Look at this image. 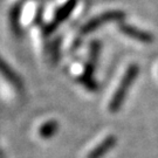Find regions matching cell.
I'll list each match as a JSON object with an SVG mask.
<instances>
[{
  "label": "cell",
  "mask_w": 158,
  "mask_h": 158,
  "mask_svg": "<svg viewBox=\"0 0 158 158\" xmlns=\"http://www.w3.org/2000/svg\"><path fill=\"white\" fill-rule=\"evenodd\" d=\"M115 142H116V138L114 136H109L107 138H104L97 147L90 150V152L87 155L85 158H101L104 153L115 145Z\"/></svg>",
  "instance_id": "obj_2"
},
{
  "label": "cell",
  "mask_w": 158,
  "mask_h": 158,
  "mask_svg": "<svg viewBox=\"0 0 158 158\" xmlns=\"http://www.w3.org/2000/svg\"><path fill=\"white\" fill-rule=\"evenodd\" d=\"M138 74V67L137 64H131L128 67L127 72L124 73V75L122 76V79L119 81L118 85L116 88L115 93L113 94V97L109 102V110L114 113L117 111L122 104V102L124 100V96L127 94V91L129 89L130 85L132 83V81L135 80V77Z\"/></svg>",
  "instance_id": "obj_1"
},
{
  "label": "cell",
  "mask_w": 158,
  "mask_h": 158,
  "mask_svg": "<svg viewBox=\"0 0 158 158\" xmlns=\"http://www.w3.org/2000/svg\"><path fill=\"white\" fill-rule=\"evenodd\" d=\"M121 31L124 34H127L128 36L135 38L136 40H138V41H141V42H151V40H152L151 35L144 33V32H141V31H138V29H136V28H132V27H129V26H123V27H121Z\"/></svg>",
  "instance_id": "obj_3"
},
{
  "label": "cell",
  "mask_w": 158,
  "mask_h": 158,
  "mask_svg": "<svg viewBox=\"0 0 158 158\" xmlns=\"http://www.w3.org/2000/svg\"><path fill=\"white\" fill-rule=\"evenodd\" d=\"M55 130H56V123L55 122H48L41 128L40 134H41V136H52Z\"/></svg>",
  "instance_id": "obj_4"
}]
</instances>
